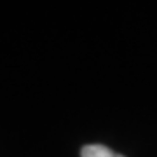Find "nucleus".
I'll return each mask as SVG.
<instances>
[{
	"mask_svg": "<svg viewBox=\"0 0 157 157\" xmlns=\"http://www.w3.org/2000/svg\"><path fill=\"white\" fill-rule=\"evenodd\" d=\"M80 157H124L105 145H86L80 150Z\"/></svg>",
	"mask_w": 157,
	"mask_h": 157,
	"instance_id": "1",
	"label": "nucleus"
}]
</instances>
